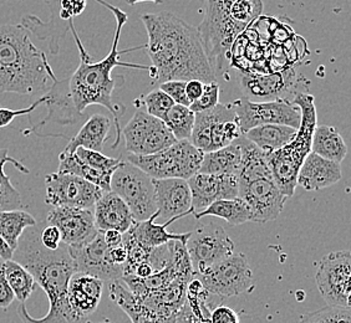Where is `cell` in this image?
Returning <instances> with one entry per match:
<instances>
[{"label":"cell","instance_id":"6da1fadb","mask_svg":"<svg viewBox=\"0 0 351 323\" xmlns=\"http://www.w3.org/2000/svg\"><path fill=\"white\" fill-rule=\"evenodd\" d=\"M141 21L149 35V70L156 81L216 82L197 27L169 12L145 14Z\"/></svg>","mask_w":351,"mask_h":323},{"label":"cell","instance_id":"7a4b0ae2","mask_svg":"<svg viewBox=\"0 0 351 323\" xmlns=\"http://www.w3.org/2000/svg\"><path fill=\"white\" fill-rule=\"evenodd\" d=\"M12 259L34 276L35 283L45 291L49 300V311L40 318L29 315L25 305L21 303L16 312L23 323L88 322V318L79 316L69 303V281L76 274V269L68 245L61 242L59 249H47L41 244L40 233L35 225L23 233Z\"/></svg>","mask_w":351,"mask_h":323},{"label":"cell","instance_id":"3957f363","mask_svg":"<svg viewBox=\"0 0 351 323\" xmlns=\"http://www.w3.org/2000/svg\"><path fill=\"white\" fill-rule=\"evenodd\" d=\"M102 5L108 8L110 12H112L115 15L116 27L115 38L112 41V47L105 59H102L99 62H93L90 56L86 54L85 49L82 45V41L75 31L73 27V21L70 23V27L73 30L75 41L77 44V49L80 51V65L76 68L71 79L68 80L69 94L71 102L74 105L76 112L80 115L88 106L93 105H99L108 108V111L114 116V122H115L116 129H117V140H116L114 148L119 144V140L121 137V128L119 123V111L112 103V92L115 90L116 82L112 77V70L116 66H131V68H146L140 65H130L119 60V55L121 54L119 51V40L121 35L122 27L128 23V14L123 13L119 8L112 7L111 4L106 3L105 0H96Z\"/></svg>","mask_w":351,"mask_h":323},{"label":"cell","instance_id":"277c9868","mask_svg":"<svg viewBox=\"0 0 351 323\" xmlns=\"http://www.w3.org/2000/svg\"><path fill=\"white\" fill-rule=\"evenodd\" d=\"M58 79L47 55L35 47L25 27H0V92L30 94L44 91Z\"/></svg>","mask_w":351,"mask_h":323},{"label":"cell","instance_id":"5b68a950","mask_svg":"<svg viewBox=\"0 0 351 323\" xmlns=\"http://www.w3.org/2000/svg\"><path fill=\"white\" fill-rule=\"evenodd\" d=\"M293 103L297 105L302 115L297 135L283 148L267 155L271 177L287 198L295 193L298 173L306 155L311 152V140L317 126V108L311 94H297Z\"/></svg>","mask_w":351,"mask_h":323},{"label":"cell","instance_id":"8992f818","mask_svg":"<svg viewBox=\"0 0 351 323\" xmlns=\"http://www.w3.org/2000/svg\"><path fill=\"white\" fill-rule=\"evenodd\" d=\"M203 155L191 142L177 141L155 155H130L128 161L147 173L152 179L178 178L189 181L198 173Z\"/></svg>","mask_w":351,"mask_h":323},{"label":"cell","instance_id":"52a82bcc","mask_svg":"<svg viewBox=\"0 0 351 323\" xmlns=\"http://www.w3.org/2000/svg\"><path fill=\"white\" fill-rule=\"evenodd\" d=\"M242 135L233 103H218L216 107L195 114L189 142L203 153L230 146Z\"/></svg>","mask_w":351,"mask_h":323},{"label":"cell","instance_id":"ba28073f","mask_svg":"<svg viewBox=\"0 0 351 323\" xmlns=\"http://www.w3.org/2000/svg\"><path fill=\"white\" fill-rule=\"evenodd\" d=\"M110 189L128 205L135 222H145L157 211L154 179L129 161L116 168Z\"/></svg>","mask_w":351,"mask_h":323},{"label":"cell","instance_id":"9c48e42d","mask_svg":"<svg viewBox=\"0 0 351 323\" xmlns=\"http://www.w3.org/2000/svg\"><path fill=\"white\" fill-rule=\"evenodd\" d=\"M193 279L202 283L208 294L222 298L250 294L256 287L253 271L244 254H232Z\"/></svg>","mask_w":351,"mask_h":323},{"label":"cell","instance_id":"30bf717a","mask_svg":"<svg viewBox=\"0 0 351 323\" xmlns=\"http://www.w3.org/2000/svg\"><path fill=\"white\" fill-rule=\"evenodd\" d=\"M238 198L250 208V222H273L283 211L287 196L279 190L271 173L238 177Z\"/></svg>","mask_w":351,"mask_h":323},{"label":"cell","instance_id":"8fae6325","mask_svg":"<svg viewBox=\"0 0 351 323\" xmlns=\"http://www.w3.org/2000/svg\"><path fill=\"white\" fill-rule=\"evenodd\" d=\"M186 249L195 276L206 272L216 263L232 255L234 242L222 227L217 225L216 222H208L207 225L191 231L186 242Z\"/></svg>","mask_w":351,"mask_h":323},{"label":"cell","instance_id":"7c38bea8","mask_svg":"<svg viewBox=\"0 0 351 323\" xmlns=\"http://www.w3.org/2000/svg\"><path fill=\"white\" fill-rule=\"evenodd\" d=\"M126 149L134 155H151L169 148L177 140L165 122L138 109L122 129Z\"/></svg>","mask_w":351,"mask_h":323},{"label":"cell","instance_id":"4fadbf2b","mask_svg":"<svg viewBox=\"0 0 351 323\" xmlns=\"http://www.w3.org/2000/svg\"><path fill=\"white\" fill-rule=\"evenodd\" d=\"M232 103L236 108L237 118L242 135L252 128L263 125H284L295 129L300 126V109L287 99L265 102L239 99Z\"/></svg>","mask_w":351,"mask_h":323},{"label":"cell","instance_id":"5bb4252c","mask_svg":"<svg viewBox=\"0 0 351 323\" xmlns=\"http://www.w3.org/2000/svg\"><path fill=\"white\" fill-rule=\"evenodd\" d=\"M315 281L328 306L350 309V251H335L325 255L319 263Z\"/></svg>","mask_w":351,"mask_h":323},{"label":"cell","instance_id":"9a60e30c","mask_svg":"<svg viewBox=\"0 0 351 323\" xmlns=\"http://www.w3.org/2000/svg\"><path fill=\"white\" fill-rule=\"evenodd\" d=\"M45 203L54 207L94 209L104 190L80 177L51 173L45 177Z\"/></svg>","mask_w":351,"mask_h":323},{"label":"cell","instance_id":"2e32d148","mask_svg":"<svg viewBox=\"0 0 351 323\" xmlns=\"http://www.w3.org/2000/svg\"><path fill=\"white\" fill-rule=\"evenodd\" d=\"M76 272L86 274L101 281H117L123 276V266H119L110 259V248L99 231L91 242L79 246H68Z\"/></svg>","mask_w":351,"mask_h":323},{"label":"cell","instance_id":"e0dca14e","mask_svg":"<svg viewBox=\"0 0 351 323\" xmlns=\"http://www.w3.org/2000/svg\"><path fill=\"white\" fill-rule=\"evenodd\" d=\"M47 222L59 229L61 242L68 246L84 245L99 233L95 227L94 209L59 207L49 211Z\"/></svg>","mask_w":351,"mask_h":323},{"label":"cell","instance_id":"ac0fdd59","mask_svg":"<svg viewBox=\"0 0 351 323\" xmlns=\"http://www.w3.org/2000/svg\"><path fill=\"white\" fill-rule=\"evenodd\" d=\"M192 196V214L196 216L212 203L238 196L237 175H213L196 173L189 181Z\"/></svg>","mask_w":351,"mask_h":323},{"label":"cell","instance_id":"d6986e66","mask_svg":"<svg viewBox=\"0 0 351 323\" xmlns=\"http://www.w3.org/2000/svg\"><path fill=\"white\" fill-rule=\"evenodd\" d=\"M297 85L294 70L270 75H239V86L244 99L254 102L274 101L284 99Z\"/></svg>","mask_w":351,"mask_h":323},{"label":"cell","instance_id":"ffe728a7","mask_svg":"<svg viewBox=\"0 0 351 323\" xmlns=\"http://www.w3.org/2000/svg\"><path fill=\"white\" fill-rule=\"evenodd\" d=\"M157 214L165 222L192 213V196L189 182L178 178L154 179Z\"/></svg>","mask_w":351,"mask_h":323},{"label":"cell","instance_id":"44dd1931","mask_svg":"<svg viewBox=\"0 0 351 323\" xmlns=\"http://www.w3.org/2000/svg\"><path fill=\"white\" fill-rule=\"evenodd\" d=\"M95 227L99 231L116 230L121 234L134 225V218L128 205L114 192H104L94 207Z\"/></svg>","mask_w":351,"mask_h":323},{"label":"cell","instance_id":"7402d4cb","mask_svg":"<svg viewBox=\"0 0 351 323\" xmlns=\"http://www.w3.org/2000/svg\"><path fill=\"white\" fill-rule=\"evenodd\" d=\"M341 166L311 152L298 173L297 183L305 190L328 188L341 179Z\"/></svg>","mask_w":351,"mask_h":323},{"label":"cell","instance_id":"603a6c76","mask_svg":"<svg viewBox=\"0 0 351 323\" xmlns=\"http://www.w3.org/2000/svg\"><path fill=\"white\" fill-rule=\"evenodd\" d=\"M110 298L130 317L132 323H175L178 316H166L151 309L120 280L110 283Z\"/></svg>","mask_w":351,"mask_h":323},{"label":"cell","instance_id":"cb8c5ba5","mask_svg":"<svg viewBox=\"0 0 351 323\" xmlns=\"http://www.w3.org/2000/svg\"><path fill=\"white\" fill-rule=\"evenodd\" d=\"M104 281L86 274L76 272L70 279L68 300L79 316L88 318L94 313L101 301Z\"/></svg>","mask_w":351,"mask_h":323},{"label":"cell","instance_id":"d4e9b609","mask_svg":"<svg viewBox=\"0 0 351 323\" xmlns=\"http://www.w3.org/2000/svg\"><path fill=\"white\" fill-rule=\"evenodd\" d=\"M156 219H158L157 211L145 222H134V225L130 228L129 233L137 244H140L146 249H155L167 245L171 242H182L184 244L187 242L191 231L184 234L169 233L166 228L171 222H173V220H169L165 224H156Z\"/></svg>","mask_w":351,"mask_h":323},{"label":"cell","instance_id":"484cf974","mask_svg":"<svg viewBox=\"0 0 351 323\" xmlns=\"http://www.w3.org/2000/svg\"><path fill=\"white\" fill-rule=\"evenodd\" d=\"M110 128L111 120L108 116L95 114L84 123L77 135L69 141L68 146L64 151L74 153L75 149L82 147L95 152H102L104 144L108 140Z\"/></svg>","mask_w":351,"mask_h":323},{"label":"cell","instance_id":"4316f807","mask_svg":"<svg viewBox=\"0 0 351 323\" xmlns=\"http://www.w3.org/2000/svg\"><path fill=\"white\" fill-rule=\"evenodd\" d=\"M241 144L239 138L230 146L203 155L198 173L213 175H237L241 169Z\"/></svg>","mask_w":351,"mask_h":323},{"label":"cell","instance_id":"83f0119b","mask_svg":"<svg viewBox=\"0 0 351 323\" xmlns=\"http://www.w3.org/2000/svg\"><path fill=\"white\" fill-rule=\"evenodd\" d=\"M297 131L284 125H263L252 128L243 135L265 155H269L288 144L297 135Z\"/></svg>","mask_w":351,"mask_h":323},{"label":"cell","instance_id":"f1b7e54d","mask_svg":"<svg viewBox=\"0 0 351 323\" xmlns=\"http://www.w3.org/2000/svg\"><path fill=\"white\" fill-rule=\"evenodd\" d=\"M44 103L47 106L49 114L47 118L41 122V127H44L47 122H59L62 125L75 122L74 116L77 115V112L69 94L68 80L54 82L45 94Z\"/></svg>","mask_w":351,"mask_h":323},{"label":"cell","instance_id":"f546056e","mask_svg":"<svg viewBox=\"0 0 351 323\" xmlns=\"http://www.w3.org/2000/svg\"><path fill=\"white\" fill-rule=\"evenodd\" d=\"M311 152L328 161L341 164L348 155V146L337 128L317 126L311 140Z\"/></svg>","mask_w":351,"mask_h":323},{"label":"cell","instance_id":"4dcf8cb0","mask_svg":"<svg viewBox=\"0 0 351 323\" xmlns=\"http://www.w3.org/2000/svg\"><path fill=\"white\" fill-rule=\"evenodd\" d=\"M59 173H65V175H73L76 177H80L82 179L93 183L96 187L104 190V192H110V183L114 172H102L97 169L91 168L82 163L75 153L65 152L62 151L59 155Z\"/></svg>","mask_w":351,"mask_h":323},{"label":"cell","instance_id":"1f68e13d","mask_svg":"<svg viewBox=\"0 0 351 323\" xmlns=\"http://www.w3.org/2000/svg\"><path fill=\"white\" fill-rule=\"evenodd\" d=\"M7 164H13L23 175H29L30 172L21 162L9 155V149L0 148V211L21 209V193L12 184L10 178L4 170Z\"/></svg>","mask_w":351,"mask_h":323},{"label":"cell","instance_id":"d6a6232c","mask_svg":"<svg viewBox=\"0 0 351 323\" xmlns=\"http://www.w3.org/2000/svg\"><path fill=\"white\" fill-rule=\"evenodd\" d=\"M35 225L38 224L34 216L21 209L0 211V236L13 251L16 249L23 233Z\"/></svg>","mask_w":351,"mask_h":323},{"label":"cell","instance_id":"836d02e7","mask_svg":"<svg viewBox=\"0 0 351 323\" xmlns=\"http://www.w3.org/2000/svg\"><path fill=\"white\" fill-rule=\"evenodd\" d=\"M204 216L221 218L233 227L250 222V208L238 196L234 199H223V201L212 203L208 208L196 214L195 218L202 219Z\"/></svg>","mask_w":351,"mask_h":323},{"label":"cell","instance_id":"e575fe53","mask_svg":"<svg viewBox=\"0 0 351 323\" xmlns=\"http://www.w3.org/2000/svg\"><path fill=\"white\" fill-rule=\"evenodd\" d=\"M4 275L10 289H13L15 298L21 303L25 302L36 287L34 276L13 259L4 261Z\"/></svg>","mask_w":351,"mask_h":323},{"label":"cell","instance_id":"d590c367","mask_svg":"<svg viewBox=\"0 0 351 323\" xmlns=\"http://www.w3.org/2000/svg\"><path fill=\"white\" fill-rule=\"evenodd\" d=\"M163 122L177 141H189L195 125V112L182 105H175L167 112Z\"/></svg>","mask_w":351,"mask_h":323},{"label":"cell","instance_id":"8d00e7d4","mask_svg":"<svg viewBox=\"0 0 351 323\" xmlns=\"http://www.w3.org/2000/svg\"><path fill=\"white\" fill-rule=\"evenodd\" d=\"M299 323H351V311L348 307L325 306L320 310L304 313Z\"/></svg>","mask_w":351,"mask_h":323},{"label":"cell","instance_id":"74e56055","mask_svg":"<svg viewBox=\"0 0 351 323\" xmlns=\"http://www.w3.org/2000/svg\"><path fill=\"white\" fill-rule=\"evenodd\" d=\"M262 12V0H234L230 7L232 18L245 27L256 21Z\"/></svg>","mask_w":351,"mask_h":323},{"label":"cell","instance_id":"f35d334b","mask_svg":"<svg viewBox=\"0 0 351 323\" xmlns=\"http://www.w3.org/2000/svg\"><path fill=\"white\" fill-rule=\"evenodd\" d=\"M74 153L82 163H85L88 167L102 170V172H115L116 168L121 163V159L111 158L108 155H102V152H95V151L82 148V147L75 149Z\"/></svg>","mask_w":351,"mask_h":323},{"label":"cell","instance_id":"ab89813d","mask_svg":"<svg viewBox=\"0 0 351 323\" xmlns=\"http://www.w3.org/2000/svg\"><path fill=\"white\" fill-rule=\"evenodd\" d=\"M175 105V102L172 101V99L169 97V94H165L160 88L151 91L145 99L146 112L161 121L165 120L167 112Z\"/></svg>","mask_w":351,"mask_h":323},{"label":"cell","instance_id":"60d3db41","mask_svg":"<svg viewBox=\"0 0 351 323\" xmlns=\"http://www.w3.org/2000/svg\"><path fill=\"white\" fill-rule=\"evenodd\" d=\"M219 92H221V88L217 83V81L216 82L204 83L203 94H201V97L189 105L191 111L197 114V112H203V111L216 107L217 105L219 103Z\"/></svg>","mask_w":351,"mask_h":323},{"label":"cell","instance_id":"b9f144b4","mask_svg":"<svg viewBox=\"0 0 351 323\" xmlns=\"http://www.w3.org/2000/svg\"><path fill=\"white\" fill-rule=\"evenodd\" d=\"M160 90H162L165 94H169L176 105H182L189 107L191 102L186 94V81H166L160 85Z\"/></svg>","mask_w":351,"mask_h":323},{"label":"cell","instance_id":"7bdbcfd3","mask_svg":"<svg viewBox=\"0 0 351 323\" xmlns=\"http://www.w3.org/2000/svg\"><path fill=\"white\" fill-rule=\"evenodd\" d=\"M45 102V96L40 97L39 100L33 102L29 107L21 108V109H10V108L0 107V128L8 127L12 122L19 117V116L30 115L32 112H34L36 108L39 107Z\"/></svg>","mask_w":351,"mask_h":323},{"label":"cell","instance_id":"ee69618b","mask_svg":"<svg viewBox=\"0 0 351 323\" xmlns=\"http://www.w3.org/2000/svg\"><path fill=\"white\" fill-rule=\"evenodd\" d=\"M208 321L210 323H241L236 311L223 305H218L210 310Z\"/></svg>","mask_w":351,"mask_h":323},{"label":"cell","instance_id":"f6af8a7d","mask_svg":"<svg viewBox=\"0 0 351 323\" xmlns=\"http://www.w3.org/2000/svg\"><path fill=\"white\" fill-rule=\"evenodd\" d=\"M60 15L62 21H73L74 16H77L85 10L86 0H60Z\"/></svg>","mask_w":351,"mask_h":323},{"label":"cell","instance_id":"bcb514c9","mask_svg":"<svg viewBox=\"0 0 351 323\" xmlns=\"http://www.w3.org/2000/svg\"><path fill=\"white\" fill-rule=\"evenodd\" d=\"M15 300L13 289H10L4 275V261H0V309H8Z\"/></svg>","mask_w":351,"mask_h":323},{"label":"cell","instance_id":"7dc6e473","mask_svg":"<svg viewBox=\"0 0 351 323\" xmlns=\"http://www.w3.org/2000/svg\"><path fill=\"white\" fill-rule=\"evenodd\" d=\"M40 242L47 249H59L61 245L60 231L53 225H47L40 231Z\"/></svg>","mask_w":351,"mask_h":323},{"label":"cell","instance_id":"c3c4849f","mask_svg":"<svg viewBox=\"0 0 351 323\" xmlns=\"http://www.w3.org/2000/svg\"><path fill=\"white\" fill-rule=\"evenodd\" d=\"M203 88H204V83L202 81L191 80L186 82V94L191 103L201 97V94H203Z\"/></svg>","mask_w":351,"mask_h":323},{"label":"cell","instance_id":"681fc988","mask_svg":"<svg viewBox=\"0 0 351 323\" xmlns=\"http://www.w3.org/2000/svg\"><path fill=\"white\" fill-rule=\"evenodd\" d=\"M108 254H110L111 261L115 263V265H119V266H123L126 261H128V250H126L123 245L110 249Z\"/></svg>","mask_w":351,"mask_h":323},{"label":"cell","instance_id":"f907efd6","mask_svg":"<svg viewBox=\"0 0 351 323\" xmlns=\"http://www.w3.org/2000/svg\"><path fill=\"white\" fill-rule=\"evenodd\" d=\"M102 236H104V242L108 245L110 249L112 248H117L122 245V236L120 231L116 230H108V231H102Z\"/></svg>","mask_w":351,"mask_h":323},{"label":"cell","instance_id":"816d5d0a","mask_svg":"<svg viewBox=\"0 0 351 323\" xmlns=\"http://www.w3.org/2000/svg\"><path fill=\"white\" fill-rule=\"evenodd\" d=\"M175 323H210V321L208 320H198V318H196V317L191 313V311L184 305Z\"/></svg>","mask_w":351,"mask_h":323},{"label":"cell","instance_id":"f5cc1de1","mask_svg":"<svg viewBox=\"0 0 351 323\" xmlns=\"http://www.w3.org/2000/svg\"><path fill=\"white\" fill-rule=\"evenodd\" d=\"M13 250L10 249L5 240L0 236V259L4 261L10 260L13 257Z\"/></svg>","mask_w":351,"mask_h":323},{"label":"cell","instance_id":"db71d44e","mask_svg":"<svg viewBox=\"0 0 351 323\" xmlns=\"http://www.w3.org/2000/svg\"><path fill=\"white\" fill-rule=\"evenodd\" d=\"M130 5H136L137 3H142V1H152L155 4H162L163 0H128Z\"/></svg>","mask_w":351,"mask_h":323},{"label":"cell","instance_id":"11a10c76","mask_svg":"<svg viewBox=\"0 0 351 323\" xmlns=\"http://www.w3.org/2000/svg\"><path fill=\"white\" fill-rule=\"evenodd\" d=\"M88 323H114V322H111V321H108V320H105V321H100V322H88Z\"/></svg>","mask_w":351,"mask_h":323},{"label":"cell","instance_id":"9f6ffc18","mask_svg":"<svg viewBox=\"0 0 351 323\" xmlns=\"http://www.w3.org/2000/svg\"><path fill=\"white\" fill-rule=\"evenodd\" d=\"M224 1H230V3H233V1H234V0H224Z\"/></svg>","mask_w":351,"mask_h":323},{"label":"cell","instance_id":"6f0895ef","mask_svg":"<svg viewBox=\"0 0 351 323\" xmlns=\"http://www.w3.org/2000/svg\"><path fill=\"white\" fill-rule=\"evenodd\" d=\"M0 261H1V259H0Z\"/></svg>","mask_w":351,"mask_h":323}]
</instances>
